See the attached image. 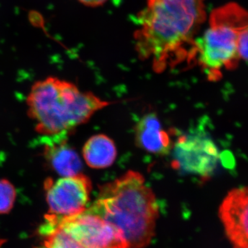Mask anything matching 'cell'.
<instances>
[{"instance_id": "cell-7", "label": "cell", "mask_w": 248, "mask_h": 248, "mask_svg": "<svg viewBox=\"0 0 248 248\" xmlns=\"http://www.w3.org/2000/svg\"><path fill=\"white\" fill-rule=\"evenodd\" d=\"M47 215L69 217L79 215L88 208L92 183L82 172L62 177L57 180L48 179L45 183Z\"/></svg>"}, {"instance_id": "cell-13", "label": "cell", "mask_w": 248, "mask_h": 248, "mask_svg": "<svg viewBox=\"0 0 248 248\" xmlns=\"http://www.w3.org/2000/svg\"><path fill=\"white\" fill-rule=\"evenodd\" d=\"M77 1L89 7H97L105 4L108 0H77Z\"/></svg>"}, {"instance_id": "cell-14", "label": "cell", "mask_w": 248, "mask_h": 248, "mask_svg": "<svg viewBox=\"0 0 248 248\" xmlns=\"http://www.w3.org/2000/svg\"><path fill=\"white\" fill-rule=\"evenodd\" d=\"M4 240L0 239V246H1V245L2 244L3 242H4Z\"/></svg>"}, {"instance_id": "cell-10", "label": "cell", "mask_w": 248, "mask_h": 248, "mask_svg": "<svg viewBox=\"0 0 248 248\" xmlns=\"http://www.w3.org/2000/svg\"><path fill=\"white\" fill-rule=\"evenodd\" d=\"M137 146L152 154L166 155L172 150V140L155 113L143 116L135 128Z\"/></svg>"}, {"instance_id": "cell-8", "label": "cell", "mask_w": 248, "mask_h": 248, "mask_svg": "<svg viewBox=\"0 0 248 248\" xmlns=\"http://www.w3.org/2000/svg\"><path fill=\"white\" fill-rule=\"evenodd\" d=\"M248 192L246 187L228 192L219 208L227 237L236 248H248Z\"/></svg>"}, {"instance_id": "cell-2", "label": "cell", "mask_w": 248, "mask_h": 248, "mask_svg": "<svg viewBox=\"0 0 248 248\" xmlns=\"http://www.w3.org/2000/svg\"><path fill=\"white\" fill-rule=\"evenodd\" d=\"M86 209L119 230L128 248L146 247L155 236L159 206L140 172L128 171L102 186L97 200Z\"/></svg>"}, {"instance_id": "cell-1", "label": "cell", "mask_w": 248, "mask_h": 248, "mask_svg": "<svg viewBox=\"0 0 248 248\" xmlns=\"http://www.w3.org/2000/svg\"><path fill=\"white\" fill-rule=\"evenodd\" d=\"M137 18L135 50L155 72L196 62V35L206 20L205 0H147Z\"/></svg>"}, {"instance_id": "cell-5", "label": "cell", "mask_w": 248, "mask_h": 248, "mask_svg": "<svg viewBox=\"0 0 248 248\" xmlns=\"http://www.w3.org/2000/svg\"><path fill=\"white\" fill-rule=\"evenodd\" d=\"M45 217L56 223L78 248H128L119 230L87 209L76 216L60 218L46 215Z\"/></svg>"}, {"instance_id": "cell-6", "label": "cell", "mask_w": 248, "mask_h": 248, "mask_svg": "<svg viewBox=\"0 0 248 248\" xmlns=\"http://www.w3.org/2000/svg\"><path fill=\"white\" fill-rule=\"evenodd\" d=\"M172 166L188 174L208 179L216 169L219 153L215 142L204 132L179 137L172 147Z\"/></svg>"}, {"instance_id": "cell-11", "label": "cell", "mask_w": 248, "mask_h": 248, "mask_svg": "<svg viewBox=\"0 0 248 248\" xmlns=\"http://www.w3.org/2000/svg\"><path fill=\"white\" fill-rule=\"evenodd\" d=\"M117 155L115 142L104 134L91 137L83 148L85 161L92 169L110 167L115 162Z\"/></svg>"}, {"instance_id": "cell-3", "label": "cell", "mask_w": 248, "mask_h": 248, "mask_svg": "<svg viewBox=\"0 0 248 248\" xmlns=\"http://www.w3.org/2000/svg\"><path fill=\"white\" fill-rule=\"evenodd\" d=\"M114 103L52 76L34 83L27 98L28 115L35 122L36 131L43 136L68 134Z\"/></svg>"}, {"instance_id": "cell-4", "label": "cell", "mask_w": 248, "mask_h": 248, "mask_svg": "<svg viewBox=\"0 0 248 248\" xmlns=\"http://www.w3.org/2000/svg\"><path fill=\"white\" fill-rule=\"evenodd\" d=\"M248 13L236 3L214 10L208 29L195 40L196 62L207 78L216 81L223 70L232 71L248 60Z\"/></svg>"}, {"instance_id": "cell-12", "label": "cell", "mask_w": 248, "mask_h": 248, "mask_svg": "<svg viewBox=\"0 0 248 248\" xmlns=\"http://www.w3.org/2000/svg\"><path fill=\"white\" fill-rule=\"evenodd\" d=\"M16 187L7 179H0V215L11 211L16 200Z\"/></svg>"}, {"instance_id": "cell-9", "label": "cell", "mask_w": 248, "mask_h": 248, "mask_svg": "<svg viewBox=\"0 0 248 248\" xmlns=\"http://www.w3.org/2000/svg\"><path fill=\"white\" fill-rule=\"evenodd\" d=\"M67 134L44 136L46 138L44 156L50 167L61 177L81 172L82 163L79 155L66 141Z\"/></svg>"}]
</instances>
